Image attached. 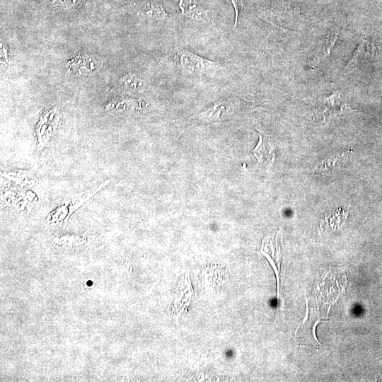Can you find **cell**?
<instances>
[{"label":"cell","instance_id":"4","mask_svg":"<svg viewBox=\"0 0 382 382\" xmlns=\"http://www.w3.org/2000/svg\"><path fill=\"white\" fill-rule=\"evenodd\" d=\"M180 64L183 72L192 76H213L219 69L215 62L204 59L191 52H183L180 57Z\"/></svg>","mask_w":382,"mask_h":382},{"label":"cell","instance_id":"5","mask_svg":"<svg viewBox=\"0 0 382 382\" xmlns=\"http://www.w3.org/2000/svg\"><path fill=\"white\" fill-rule=\"evenodd\" d=\"M60 120V113L57 108L48 110L42 114L36 126L38 149H43L50 138L54 134Z\"/></svg>","mask_w":382,"mask_h":382},{"label":"cell","instance_id":"10","mask_svg":"<svg viewBox=\"0 0 382 382\" xmlns=\"http://www.w3.org/2000/svg\"><path fill=\"white\" fill-rule=\"evenodd\" d=\"M339 30L338 29H332L329 31L326 36L325 43L315 54L311 63L312 68H316L323 64L329 57L332 49L336 42Z\"/></svg>","mask_w":382,"mask_h":382},{"label":"cell","instance_id":"8","mask_svg":"<svg viewBox=\"0 0 382 382\" xmlns=\"http://www.w3.org/2000/svg\"><path fill=\"white\" fill-rule=\"evenodd\" d=\"M259 141L254 149V154L258 161L265 167L270 168L272 165L275 152L270 138L258 133Z\"/></svg>","mask_w":382,"mask_h":382},{"label":"cell","instance_id":"2","mask_svg":"<svg viewBox=\"0 0 382 382\" xmlns=\"http://www.w3.org/2000/svg\"><path fill=\"white\" fill-rule=\"evenodd\" d=\"M110 183V180H108L97 187L64 198L50 214L47 222L61 224L66 221L75 210Z\"/></svg>","mask_w":382,"mask_h":382},{"label":"cell","instance_id":"1","mask_svg":"<svg viewBox=\"0 0 382 382\" xmlns=\"http://www.w3.org/2000/svg\"><path fill=\"white\" fill-rule=\"evenodd\" d=\"M332 290L331 287L323 300H322L323 289L320 291V296L318 294V291H316L314 297H311L310 304L306 302V318L296 331V337L300 344L316 348L320 345L316 335V328L322 319L328 318L330 308L336 301L334 300L332 294L326 299Z\"/></svg>","mask_w":382,"mask_h":382},{"label":"cell","instance_id":"3","mask_svg":"<svg viewBox=\"0 0 382 382\" xmlns=\"http://www.w3.org/2000/svg\"><path fill=\"white\" fill-rule=\"evenodd\" d=\"M243 106V102L236 98H223L198 114L196 118L206 122L224 121L238 113Z\"/></svg>","mask_w":382,"mask_h":382},{"label":"cell","instance_id":"13","mask_svg":"<svg viewBox=\"0 0 382 382\" xmlns=\"http://www.w3.org/2000/svg\"><path fill=\"white\" fill-rule=\"evenodd\" d=\"M136 104L133 100H125L112 103H110L106 109L112 111L123 112L131 111L134 108Z\"/></svg>","mask_w":382,"mask_h":382},{"label":"cell","instance_id":"7","mask_svg":"<svg viewBox=\"0 0 382 382\" xmlns=\"http://www.w3.org/2000/svg\"><path fill=\"white\" fill-rule=\"evenodd\" d=\"M351 154V151H347L327 158L316 166L314 173L321 175H328L334 173L338 170L339 168H342L348 162Z\"/></svg>","mask_w":382,"mask_h":382},{"label":"cell","instance_id":"14","mask_svg":"<svg viewBox=\"0 0 382 382\" xmlns=\"http://www.w3.org/2000/svg\"><path fill=\"white\" fill-rule=\"evenodd\" d=\"M81 0H51L53 6L67 8L78 5Z\"/></svg>","mask_w":382,"mask_h":382},{"label":"cell","instance_id":"6","mask_svg":"<svg viewBox=\"0 0 382 382\" xmlns=\"http://www.w3.org/2000/svg\"><path fill=\"white\" fill-rule=\"evenodd\" d=\"M102 60L96 55L80 54L69 60L70 72L90 75L98 71L102 66Z\"/></svg>","mask_w":382,"mask_h":382},{"label":"cell","instance_id":"12","mask_svg":"<svg viewBox=\"0 0 382 382\" xmlns=\"http://www.w3.org/2000/svg\"><path fill=\"white\" fill-rule=\"evenodd\" d=\"M119 82L124 89L131 92H142L148 88L146 82L134 74L125 75Z\"/></svg>","mask_w":382,"mask_h":382},{"label":"cell","instance_id":"11","mask_svg":"<svg viewBox=\"0 0 382 382\" xmlns=\"http://www.w3.org/2000/svg\"><path fill=\"white\" fill-rule=\"evenodd\" d=\"M1 175L20 187H31L37 183V178L31 170L4 172Z\"/></svg>","mask_w":382,"mask_h":382},{"label":"cell","instance_id":"9","mask_svg":"<svg viewBox=\"0 0 382 382\" xmlns=\"http://www.w3.org/2000/svg\"><path fill=\"white\" fill-rule=\"evenodd\" d=\"M342 110L343 105L340 93L335 91L331 96L320 100L317 112L323 118H328L339 115Z\"/></svg>","mask_w":382,"mask_h":382},{"label":"cell","instance_id":"15","mask_svg":"<svg viewBox=\"0 0 382 382\" xmlns=\"http://www.w3.org/2000/svg\"><path fill=\"white\" fill-rule=\"evenodd\" d=\"M231 1L233 6L235 13H236L235 14L236 15L235 23H234V28H235L238 22L239 11L241 9H242V7H243V3H242V0H231Z\"/></svg>","mask_w":382,"mask_h":382}]
</instances>
